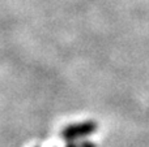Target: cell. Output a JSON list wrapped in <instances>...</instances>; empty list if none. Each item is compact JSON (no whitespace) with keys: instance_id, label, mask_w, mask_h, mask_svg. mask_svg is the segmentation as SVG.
<instances>
[{"instance_id":"1","label":"cell","mask_w":149,"mask_h":147,"mask_svg":"<svg viewBox=\"0 0 149 147\" xmlns=\"http://www.w3.org/2000/svg\"><path fill=\"white\" fill-rule=\"evenodd\" d=\"M98 125L95 121L88 120V121H82V122H77V124H72L65 126L64 129L60 132V137L64 138L68 142H72L76 138H81V137H86L90 135L97 130Z\"/></svg>"},{"instance_id":"2","label":"cell","mask_w":149,"mask_h":147,"mask_svg":"<svg viewBox=\"0 0 149 147\" xmlns=\"http://www.w3.org/2000/svg\"><path fill=\"white\" fill-rule=\"evenodd\" d=\"M79 147H97L94 142H90V141H82L79 143Z\"/></svg>"},{"instance_id":"3","label":"cell","mask_w":149,"mask_h":147,"mask_svg":"<svg viewBox=\"0 0 149 147\" xmlns=\"http://www.w3.org/2000/svg\"><path fill=\"white\" fill-rule=\"evenodd\" d=\"M65 147H79V145H77V143H74V142H68V145Z\"/></svg>"}]
</instances>
